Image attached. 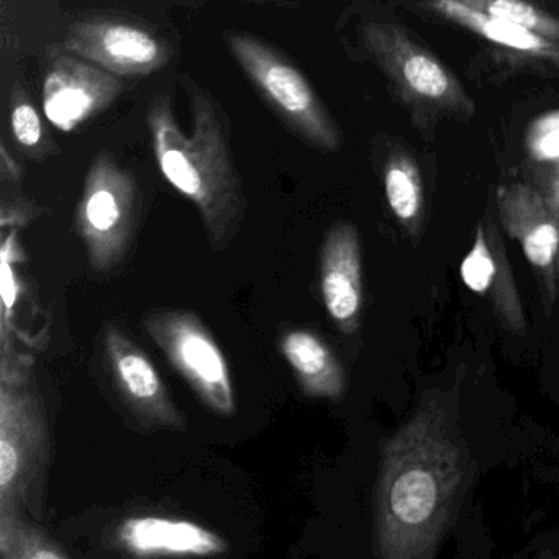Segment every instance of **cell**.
Wrapping results in <instances>:
<instances>
[{
    "mask_svg": "<svg viewBox=\"0 0 559 559\" xmlns=\"http://www.w3.org/2000/svg\"><path fill=\"white\" fill-rule=\"evenodd\" d=\"M473 473L453 404L425 394L414 415L382 443L372 555L435 558L456 522Z\"/></svg>",
    "mask_w": 559,
    "mask_h": 559,
    "instance_id": "cell-1",
    "label": "cell"
},
{
    "mask_svg": "<svg viewBox=\"0 0 559 559\" xmlns=\"http://www.w3.org/2000/svg\"><path fill=\"white\" fill-rule=\"evenodd\" d=\"M181 86L191 130L179 126L168 94L153 97L146 109L153 155L163 178L199 212L212 250L225 251L240 234L248 207L230 129L217 100L194 78L185 74Z\"/></svg>",
    "mask_w": 559,
    "mask_h": 559,
    "instance_id": "cell-2",
    "label": "cell"
},
{
    "mask_svg": "<svg viewBox=\"0 0 559 559\" xmlns=\"http://www.w3.org/2000/svg\"><path fill=\"white\" fill-rule=\"evenodd\" d=\"M50 424L31 356L0 353V515L40 522L51 466Z\"/></svg>",
    "mask_w": 559,
    "mask_h": 559,
    "instance_id": "cell-3",
    "label": "cell"
},
{
    "mask_svg": "<svg viewBox=\"0 0 559 559\" xmlns=\"http://www.w3.org/2000/svg\"><path fill=\"white\" fill-rule=\"evenodd\" d=\"M359 44L421 130L435 129L444 120L473 119L476 103L456 74L407 28L392 22H368L359 27Z\"/></svg>",
    "mask_w": 559,
    "mask_h": 559,
    "instance_id": "cell-4",
    "label": "cell"
},
{
    "mask_svg": "<svg viewBox=\"0 0 559 559\" xmlns=\"http://www.w3.org/2000/svg\"><path fill=\"white\" fill-rule=\"evenodd\" d=\"M228 51L281 122L312 148L338 152L343 133L299 68L254 35L228 34Z\"/></svg>",
    "mask_w": 559,
    "mask_h": 559,
    "instance_id": "cell-5",
    "label": "cell"
},
{
    "mask_svg": "<svg viewBox=\"0 0 559 559\" xmlns=\"http://www.w3.org/2000/svg\"><path fill=\"white\" fill-rule=\"evenodd\" d=\"M140 217L135 175L116 156L103 152L93 159L78 201L74 225L94 273L106 274L123 263Z\"/></svg>",
    "mask_w": 559,
    "mask_h": 559,
    "instance_id": "cell-6",
    "label": "cell"
},
{
    "mask_svg": "<svg viewBox=\"0 0 559 559\" xmlns=\"http://www.w3.org/2000/svg\"><path fill=\"white\" fill-rule=\"evenodd\" d=\"M142 326L209 412L234 417L237 399L227 358L198 313L153 310L143 317Z\"/></svg>",
    "mask_w": 559,
    "mask_h": 559,
    "instance_id": "cell-7",
    "label": "cell"
},
{
    "mask_svg": "<svg viewBox=\"0 0 559 559\" xmlns=\"http://www.w3.org/2000/svg\"><path fill=\"white\" fill-rule=\"evenodd\" d=\"M103 358L114 392L143 428L178 433L188 430V418L169 394L155 362L119 326L104 329Z\"/></svg>",
    "mask_w": 559,
    "mask_h": 559,
    "instance_id": "cell-8",
    "label": "cell"
},
{
    "mask_svg": "<svg viewBox=\"0 0 559 559\" xmlns=\"http://www.w3.org/2000/svg\"><path fill=\"white\" fill-rule=\"evenodd\" d=\"M500 225L522 247L538 281L543 306L559 300V214L532 182H506L496 189Z\"/></svg>",
    "mask_w": 559,
    "mask_h": 559,
    "instance_id": "cell-9",
    "label": "cell"
},
{
    "mask_svg": "<svg viewBox=\"0 0 559 559\" xmlns=\"http://www.w3.org/2000/svg\"><path fill=\"white\" fill-rule=\"evenodd\" d=\"M57 50L76 55L103 70L123 78H146L165 70L171 48L155 32L119 21L93 17L74 22Z\"/></svg>",
    "mask_w": 559,
    "mask_h": 559,
    "instance_id": "cell-10",
    "label": "cell"
},
{
    "mask_svg": "<svg viewBox=\"0 0 559 559\" xmlns=\"http://www.w3.org/2000/svg\"><path fill=\"white\" fill-rule=\"evenodd\" d=\"M123 78L51 47L44 80V114L60 132L71 133L116 104Z\"/></svg>",
    "mask_w": 559,
    "mask_h": 559,
    "instance_id": "cell-11",
    "label": "cell"
},
{
    "mask_svg": "<svg viewBox=\"0 0 559 559\" xmlns=\"http://www.w3.org/2000/svg\"><path fill=\"white\" fill-rule=\"evenodd\" d=\"M320 293L326 316L343 335L361 326L365 307L361 238L352 222H336L320 247Z\"/></svg>",
    "mask_w": 559,
    "mask_h": 559,
    "instance_id": "cell-12",
    "label": "cell"
},
{
    "mask_svg": "<svg viewBox=\"0 0 559 559\" xmlns=\"http://www.w3.org/2000/svg\"><path fill=\"white\" fill-rule=\"evenodd\" d=\"M467 289L486 299L500 322L515 333L525 332L522 297L510 266L509 253L496 222L489 217L477 224L471 250L460 267Z\"/></svg>",
    "mask_w": 559,
    "mask_h": 559,
    "instance_id": "cell-13",
    "label": "cell"
},
{
    "mask_svg": "<svg viewBox=\"0 0 559 559\" xmlns=\"http://www.w3.org/2000/svg\"><path fill=\"white\" fill-rule=\"evenodd\" d=\"M110 545L135 558H207L227 555L230 549L214 530L163 515L129 516L114 530Z\"/></svg>",
    "mask_w": 559,
    "mask_h": 559,
    "instance_id": "cell-14",
    "label": "cell"
},
{
    "mask_svg": "<svg viewBox=\"0 0 559 559\" xmlns=\"http://www.w3.org/2000/svg\"><path fill=\"white\" fill-rule=\"evenodd\" d=\"M415 5L427 14L456 25L480 40L496 47L506 57L519 63L532 64L539 70L559 74V44L539 37L519 25L490 17L484 12L469 8L461 0H414Z\"/></svg>",
    "mask_w": 559,
    "mask_h": 559,
    "instance_id": "cell-15",
    "label": "cell"
},
{
    "mask_svg": "<svg viewBox=\"0 0 559 559\" xmlns=\"http://www.w3.org/2000/svg\"><path fill=\"white\" fill-rule=\"evenodd\" d=\"M280 349L307 397L343 399L346 392L345 369L322 336L306 329L287 330L281 336Z\"/></svg>",
    "mask_w": 559,
    "mask_h": 559,
    "instance_id": "cell-16",
    "label": "cell"
},
{
    "mask_svg": "<svg viewBox=\"0 0 559 559\" xmlns=\"http://www.w3.org/2000/svg\"><path fill=\"white\" fill-rule=\"evenodd\" d=\"M385 201L402 230L411 238L424 231L427 214L424 173L414 152L405 143L392 140L381 166Z\"/></svg>",
    "mask_w": 559,
    "mask_h": 559,
    "instance_id": "cell-17",
    "label": "cell"
},
{
    "mask_svg": "<svg viewBox=\"0 0 559 559\" xmlns=\"http://www.w3.org/2000/svg\"><path fill=\"white\" fill-rule=\"evenodd\" d=\"M526 163L532 182L559 214V110L539 117L525 139Z\"/></svg>",
    "mask_w": 559,
    "mask_h": 559,
    "instance_id": "cell-18",
    "label": "cell"
},
{
    "mask_svg": "<svg viewBox=\"0 0 559 559\" xmlns=\"http://www.w3.org/2000/svg\"><path fill=\"white\" fill-rule=\"evenodd\" d=\"M37 520L22 513L0 515V558L64 559L70 552L40 528Z\"/></svg>",
    "mask_w": 559,
    "mask_h": 559,
    "instance_id": "cell-19",
    "label": "cell"
},
{
    "mask_svg": "<svg viewBox=\"0 0 559 559\" xmlns=\"http://www.w3.org/2000/svg\"><path fill=\"white\" fill-rule=\"evenodd\" d=\"M9 123H11L12 139L28 158L34 162H44L45 158L53 155L55 143L48 139L44 120L27 91L22 86H15L12 90Z\"/></svg>",
    "mask_w": 559,
    "mask_h": 559,
    "instance_id": "cell-20",
    "label": "cell"
},
{
    "mask_svg": "<svg viewBox=\"0 0 559 559\" xmlns=\"http://www.w3.org/2000/svg\"><path fill=\"white\" fill-rule=\"evenodd\" d=\"M469 8L490 17L519 25L539 37L559 44V17L536 5L532 0H461Z\"/></svg>",
    "mask_w": 559,
    "mask_h": 559,
    "instance_id": "cell-21",
    "label": "cell"
},
{
    "mask_svg": "<svg viewBox=\"0 0 559 559\" xmlns=\"http://www.w3.org/2000/svg\"><path fill=\"white\" fill-rule=\"evenodd\" d=\"M38 209L25 195H4L0 209V225L2 228H22L37 217Z\"/></svg>",
    "mask_w": 559,
    "mask_h": 559,
    "instance_id": "cell-22",
    "label": "cell"
},
{
    "mask_svg": "<svg viewBox=\"0 0 559 559\" xmlns=\"http://www.w3.org/2000/svg\"><path fill=\"white\" fill-rule=\"evenodd\" d=\"M0 176H2V182L4 185L19 186L22 181V166L19 165L17 159L11 155L8 150V145L2 143L0 145Z\"/></svg>",
    "mask_w": 559,
    "mask_h": 559,
    "instance_id": "cell-23",
    "label": "cell"
}]
</instances>
